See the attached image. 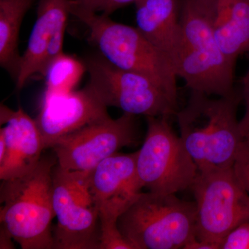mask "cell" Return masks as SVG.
<instances>
[{
	"mask_svg": "<svg viewBox=\"0 0 249 249\" xmlns=\"http://www.w3.org/2000/svg\"><path fill=\"white\" fill-rule=\"evenodd\" d=\"M242 93L213 99L191 91L186 107L177 111L180 137L198 170L233 167L245 139L237 119Z\"/></svg>",
	"mask_w": 249,
	"mask_h": 249,
	"instance_id": "cell-1",
	"label": "cell"
},
{
	"mask_svg": "<svg viewBox=\"0 0 249 249\" xmlns=\"http://www.w3.org/2000/svg\"><path fill=\"white\" fill-rule=\"evenodd\" d=\"M56 157H42L29 173L2 180L0 222L22 249H53V170Z\"/></svg>",
	"mask_w": 249,
	"mask_h": 249,
	"instance_id": "cell-2",
	"label": "cell"
},
{
	"mask_svg": "<svg viewBox=\"0 0 249 249\" xmlns=\"http://www.w3.org/2000/svg\"><path fill=\"white\" fill-rule=\"evenodd\" d=\"M182 45L175 68L191 91L231 96L235 64L222 51L205 13L202 0H180Z\"/></svg>",
	"mask_w": 249,
	"mask_h": 249,
	"instance_id": "cell-3",
	"label": "cell"
},
{
	"mask_svg": "<svg viewBox=\"0 0 249 249\" xmlns=\"http://www.w3.org/2000/svg\"><path fill=\"white\" fill-rule=\"evenodd\" d=\"M71 14L87 26L89 40L111 63L147 76L178 100V75L173 62L137 28L113 21L109 16L80 8L74 0Z\"/></svg>",
	"mask_w": 249,
	"mask_h": 249,
	"instance_id": "cell-4",
	"label": "cell"
},
{
	"mask_svg": "<svg viewBox=\"0 0 249 249\" xmlns=\"http://www.w3.org/2000/svg\"><path fill=\"white\" fill-rule=\"evenodd\" d=\"M196 201L147 191L127 208L118 226L134 249H185L196 239Z\"/></svg>",
	"mask_w": 249,
	"mask_h": 249,
	"instance_id": "cell-5",
	"label": "cell"
},
{
	"mask_svg": "<svg viewBox=\"0 0 249 249\" xmlns=\"http://www.w3.org/2000/svg\"><path fill=\"white\" fill-rule=\"evenodd\" d=\"M191 189L196 207V238L220 249L232 229L249 219V196L233 167L198 170Z\"/></svg>",
	"mask_w": 249,
	"mask_h": 249,
	"instance_id": "cell-6",
	"label": "cell"
},
{
	"mask_svg": "<svg viewBox=\"0 0 249 249\" xmlns=\"http://www.w3.org/2000/svg\"><path fill=\"white\" fill-rule=\"evenodd\" d=\"M146 118V135L136 160L142 188L152 193L176 194L191 188L198 168L181 137L174 132L169 117Z\"/></svg>",
	"mask_w": 249,
	"mask_h": 249,
	"instance_id": "cell-7",
	"label": "cell"
},
{
	"mask_svg": "<svg viewBox=\"0 0 249 249\" xmlns=\"http://www.w3.org/2000/svg\"><path fill=\"white\" fill-rule=\"evenodd\" d=\"M88 84L107 107L132 115L169 117L178 111V100L147 76L124 70L101 53L85 60Z\"/></svg>",
	"mask_w": 249,
	"mask_h": 249,
	"instance_id": "cell-8",
	"label": "cell"
},
{
	"mask_svg": "<svg viewBox=\"0 0 249 249\" xmlns=\"http://www.w3.org/2000/svg\"><path fill=\"white\" fill-rule=\"evenodd\" d=\"M88 177L53 170V249H99L101 228L97 210L88 190Z\"/></svg>",
	"mask_w": 249,
	"mask_h": 249,
	"instance_id": "cell-9",
	"label": "cell"
},
{
	"mask_svg": "<svg viewBox=\"0 0 249 249\" xmlns=\"http://www.w3.org/2000/svg\"><path fill=\"white\" fill-rule=\"evenodd\" d=\"M135 116L124 113L85 126L60 139L53 149L65 171L88 176L101 161L139 142Z\"/></svg>",
	"mask_w": 249,
	"mask_h": 249,
	"instance_id": "cell-10",
	"label": "cell"
},
{
	"mask_svg": "<svg viewBox=\"0 0 249 249\" xmlns=\"http://www.w3.org/2000/svg\"><path fill=\"white\" fill-rule=\"evenodd\" d=\"M136 160L137 152H117L101 161L88 177V190L101 232L119 229V218L142 193Z\"/></svg>",
	"mask_w": 249,
	"mask_h": 249,
	"instance_id": "cell-11",
	"label": "cell"
},
{
	"mask_svg": "<svg viewBox=\"0 0 249 249\" xmlns=\"http://www.w3.org/2000/svg\"><path fill=\"white\" fill-rule=\"evenodd\" d=\"M110 117L107 107L89 84L83 89L44 97L35 121L45 149L88 124Z\"/></svg>",
	"mask_w": 249,
	"mask_h": 249,
	"instance_id": "cell-12",
	"label": "cell"
},
{
	"mask_svg": "<svg viewBox=\"0 0 249 249\" xmlns=\"http://www.w3.org/2000/svg\"><path fill=\"white\" fill-rule=\"evenodd\" d=\"M73 0H38L37 18L19 61L16 89L20 91L36 74L45 76L52 62L63 53L67 19Z\"/></svg>",
	"mask_w": 249,
	"mask_h": 249,
	"instance_id": "cell-13",
	"label": "cell"
},
{
	"mask_svg": "<svg viewBox=\"0 0 249 249\" xmlns=\"http://www.w3.org/2000/svg\"><path fill=\"white\" fill-rule=\"evenodd\" d=\"M0 132L4 134L6 152L0 162V179L8 180L29 173L37 165L45 150L36 124L21 107L13 110L1 103Z\"/></svg>",
	"mask_w": 249,
	"mask_h": 249,
	"instance_id": "cell-14",
	"label": "cell"
},
{
	"mask_svg": "<svg viewBox=\"0 0 249 249\" xmlns=\"http://www.w3.org/2000/svg\"><path fill=\"white\" fill-rule=\"evenodd\" d=\"M134 4L136 28L166 54L175 67L182 45L180 0H138Z\"/></svg>",
	"mask_w": 249,
	"mask_h": 249,
	"instance_id": "cell-15",
	"label": "cell"
},
{
	"mask_svg": "<svg viewBox=\"0 0 249 249\" xmlns=\"http://www.w3.org/2000/svg\"><path fill=\"white\" fill-rule=\"evenodd\" d=\"M205 13L223 53L235 64L249 53V0H202Z\"/></svg>",
	"mask_w": 249,
	"mask_h": 249,
	"instance_id": "cell-16",
	"label": "cell"
},
{
	"mask_svg": "<svg viewBox=\"0 0 249 249\" xmlns=\"http://www.w3.org/2000/svg\"><path fill=\"white\" fill-rule=\"evenodd\" d=\"M36 0H0V65L17 80L20 55L19 31L23 19Z\"/></svg>",
	"mask_w": 249,
	"mask_h": 249,
	"instance_id": "cell-17",
	"label": "cell"
},
{
	"mask_svg": "<svg viewBox=\"0 0 249 249\" xmlns=\"http://www.w3.org/2000/svg\"><path fill=\"white\" fill-rule=\"evenodd\" d=\"M85 71L87 70L84 62L62 53L52 62L46 71L44 97L73 91Z\"/></svg>",
	"mask_w": 249,
	"mask_h": 249,
	"instance_id": "cell-18",
	"label": "cell"
},
{
	"mask_svg": "<svg viewBox=\"0 0 249 249\" xmlns=\"http://www.w3.org/2000/svg\"><path fill=\"white\" fill-rule=\"evenodd\" d=\"M220 249H249V219L239 224L224 237Z\"/></svg>",
	"mask_w": 249,
	"mask_h": 249,
	"instance_id": "cell-19",
	"label": "cell"
},
{
	"mask_svg": "<svg viewBox=\"0 0 249 249\" xmlns=\"http://www.w3.org/2000/svg\"><path fill=\"white\" fill-rule=\"evenodd\" d=\"M233 170L241 184L249 196V143L245 141L237 156Z\"/></svg>",
	"mask_w": 249,
	"mask_h": 249,
	"instance_id": "cell-20",
	"label": "cell"
},
{
	"mask_svg": "<svg viewBox=\"0 0 249 249\" xmlns=\"http://www.w3.org/2000/svg\"><path fill=\"white\" fill-rule=\"evenodd\" d=\"M242 97L245 100L246 111L243 118L239 122V126L242 137L249 143V67L242 79Z\"/></svg>",
	"mask_w": 249,
	"mask_h": 249,
	"instance_id": "cell-21",
	"label": "cell"
},
{
	"mask_svg": "<svg viewBox=\"0 0 249 249\" xmlns=\"http://www.w3.org/2000/svg\"><path fill=\"white\" fill-rule=\"evenodd\" d=\"M138 0H95L93 11L101 14L110 16L116 10L124 7L127 5L135 4Z\"/></svg>",
	"mask_w": 249,
	"mask_h": 249,
	"instance_id": "cell-22",
	"label": "cell"
},
{
	"mask_svg": "<svg viewBox=\"0 0 249 249\" xmlns=\"http://www.w3.org/2000/svg\"><path fill=\"white\" fill-rule=\"evenodd\" d=\"M12 236L6 231L4 227L1 225L0 229V249H15Z\"/></svg>",
	"mask_w": 249,
	"mask_h": 249,
	"instance_id": "cell-23",
	"label": "cell"
},
{
	"mask_svg": "<svg viewBox=\"0 0 249 249\" xmlns=\"http://www.w3.org/2000/svg\"><path fill=\"white\" fill-rule=\"evenodd\" d=\"M95 0H74V3L77 6L83 9L93 11Z\"/></svg>",
	"mask_w": 249,
	"mask_h": 249,
	"instance_id": "cell-24",
	"label": "cell"
},
{
	"mask_svg": "<svg viewBox=\"0 0 249 249\" xmlns=\"http://www.w3.org/2000/svg\"><path fill=\"white\" fill-rule=\"evenodd\" d=\"M6 152V143L4 134L0 132V162L4 160Z\"/></svg>",
	"mask_w": 249,
	"mask_h": 249,
	"instance_id": "cell-25",
	"label": "cell"
}]
</instances>
